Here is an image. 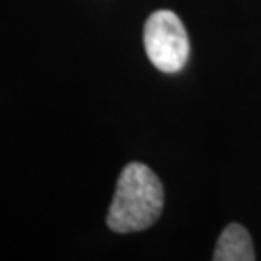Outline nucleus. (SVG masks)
<instances>
[{
  "mask_svg": "<svg viewBox=\"0 0 261 261\" xmlns=\"http://www.w3.org/2000/svg\"><path fill=\"white\" fill-rule=\"evenodd\" d=\"M213 259L215 261H253L255 259L250 232L244 228L242 224L230 223L223 232H221L219 242L215 246Z\"/></svg>",
  "mask_w": 261,
  "mask_h": 261,
  "instance_id": "nucleus-3",
  "label": "nucleus"
},
{
  "mask_svg": "<svg viewBox=\"0 0 261 261\" xmlns=\"http://www.w3.org/2000/svg\"><path fill=\"white\" fill-rule=\"evenodd\" d=\"M143 45L151 64L165 74L180 72L190 56L186 28L172 10H157L147 18Z\"/></svg>",
  "mask_w": 261,
  "mask_h": 261,
  "instance_id": "nucleus-2",
  "label": "nucleus"
},
{
  "mask_svg": "<svg viewBox=\"0 0 261 261\" xmlns=\"http://www.w3.org/2000/svg\"><path fill=\"white\" fill-rule=\"evenodd\" d=\"M165 203V192L157 174L143 163H130L120 172L107 224L114 232L128 234L149 228Z\"/></svg>",
  "mask_w": 261,
  "mask_h": 261,
  "instance_id": "nucleus-1",
  "label": "nucleus"
}]
</instances>
